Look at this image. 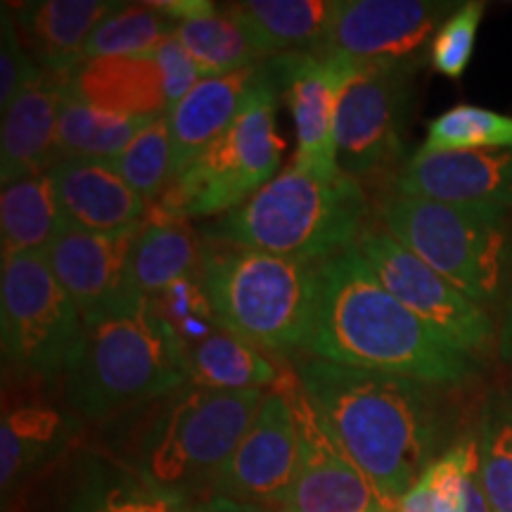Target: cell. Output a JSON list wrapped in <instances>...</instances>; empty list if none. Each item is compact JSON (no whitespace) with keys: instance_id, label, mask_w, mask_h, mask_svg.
<instances>
[{"instance_id":"obj_1","label":"cell","mask_w":512,"mask_h":512,"mask_svg":"<svg viewBox=\"0 0 512 512\" xmlns=\"http://www.w3.org/2000/svg\"><path fill=\"white\" fill-rule=\"evenodd\" d=\"M306 354L337 366L453 384L472 375L470 354L408 311L377 278L358 247L318 264Z\"/></svg>"},{"instance_id":"obj_2","label":"cell","mask_w":512,"mask_h":512,"mask_svg":"<svg viewBox=\"0 0 512 512\" xmlns=\"http://www.w3.org/2000/svg\"><path fill=\"white\" fill-rule=\"evenodd\" d=\"M299 382L347 456L389 503L399 505L427 470L434 418L425 384L309 358Z\"/></svg>"},{"instance_id":"obj_3","label":"cell","mask_w":512,"mask_h":512,"mask_svg":"<svg viewBox=\"0 0 512 512\" xmlns=\"http://www.w3.org/2000/svg\"><path fill=\"white\" fill-rule=\"evenodd\" d=\"M361 181L306 176L294 166L280 171L238 209L200 226L202 240L259 249L299 261L330 259L354 247L370 223Z\"/></svg>"},{"instance_id":"obj_4","label":"cell","mask_w":512,"mask_h":512,"mask_svg":"<svg viewBox=\"0 0 512 512\" xmlns=\"http://www.w3.org/2000/svg\"><path fill=\"white\" fill-rule=\"evenodd\" d=\"M192 384L190 347L155 299L88 323L67 370L72 406L91 420Z\"/></svg>"},{"instance_id":"obj_5","label":"cell","mask_w":512,"mask_h":512,"mask_svg":"<svg viewBox=\"0 0 512 512\" xmlns=\"http://www.w3.org/2000/svg\"><path fill=\"white\" fill-rule=\"evenodd\" d=\"M200 285L221 330L275 354L304 347L318 285L313 261L204 240Z\"/></svg>"},{"instance_id":"obj_6","label":"cell","mask_w":512,"mask_h":512,"mask_svg":"<svg viewBox=\"0 0 512 512\" xmlns=\"http://www.w3.org/2000/svg\"><path fill=\"white\" fill-rule=\"evenodd\" d=\"M264 392L192 387L171 403L143 446L140 475L150 494L185 505L211 484L256 418Z\"/></svg>"},{"instance_id":"obj_7","label":"cell","mask_w":512,"mask_h":512,"mask_svg":"<svg viewBox=\"0 0 512 512\" xmlns=\"http://www.w3.org/2000/svg\"><path fill=\"white\" fill-rule=\"evenodd\" d=\"M377 221L482 309L498 299L508 256L505 209L389 192L377 204Z\"/></svg>"},{"instance_id":"obj_8","label":"cell","mask_w":512,"mask_h":512,"mask_svg":"<svg viewBox=\"0 0 512 512\" xmlns=\"http://www.w3.org/2000/svg\"><path fill=\"white\" fill-rule=\"evenodd\" d=\"M278 91L266 88L233 126L183 174L166 185L155 207L178 219H216L256 195L280 169L285 143L275 128Z\"/></svg>"},{"instance_id":"obj_9","label":"cell","mask_w":512,"mask_h":512,"mask_svg":"<svg viewBox=\"0 0 512 512\" xmlns=\"http://www.w3.org/2000/svg\"><path fill=\"white\" fill-rule=\"evenodd\" d=\"M83 318L50 271L46 254L3 259L0 342L5 366L24 375H67L83 339Z\"/></svg>"},{"instance_id":"obj_10","label":"cell","mask_w":512,"mask_h":512,"mask_svg":"<svg viewBox=\"0 0 512 512\" xmlns=\"http://www.w3.org/2000/svg\"><path fill=\"white\" fill-rule=\"evenodd\" d=\"M413 74L408 64H358L337 110V162L344 174L377 178L401 162Z\"/></svg>"},{"instance_id":"obj_11","label":"cell","mask_w":512,"mask_h":512,"mask_svg":"<svg viewBox=\"0 0 512 512\" xmlns=\"http://www.w3.org/2000/svg\"><path fill=\"white\" fill-rule=\"evenodd\" d=\"M380 283L422 323L465 354L489 349L494 323L482 306L467 299L446 278L408 252L380 221L368 223L356 242Z\"/></svg>"},{"instance_id":"obj_12","label":"cell","mask_w":512,"mask_h":512,"mask_svg":"<svg viewBox=\"0 0 512 512\" xmlns=\"http://www.w3.org/2000/svg\"><path fill=\"white\" fill-rule=\"evenodd\" d=\"M268 81L290 105L297 128L294 169L320 181H335L344 174L337 162V110L344 88L354 79L358 64L347 55L316 57L285 53L264 60Z\"/></svg>"},{"instance_id":"obj_13","label":"cell","mask_w":512,"mask_h":512,"mask_svg":"<svg viewBox=\"0 0 512 512\" xmlns=\"http://www.w3.org/2000/svg\"><path fill=\"white\" fill-rule=\"evenodd\" d=\"M273 389L287 396L299 432V465L283 512H399L325 430L297 375L285 373Z\"/></svg>"},{"instance_id":"obj_14","label":"cell","mask_w":512,"mask_h":512,"mask_svg":"<svg viewBox=\"0 0 512 512\" xmlns=\"http://www.w3.org/2000/svg\"><path fill=\"white\" fill-rule=\"evenodd\" d=\"M140 223L112 233L64 230L43 252L57 283L79 309L83 325L133 311L147 299L133 275Z\"/></svg>"},{"instance_id":"obj_15","label":"cell","mask_w":512,"mask_h":512,"mask_svg":"<svg viewBox=\"0 0 512 512\" xmlns=\"http://www.w3.org/2000/svg\"><path fill=\"white\" fill-rule=\"evenodd\" d=\"M297 465L299 432L294 411L283 392L271 389L264 394L245 439L216 475L211 494L283 512Z\"/></svg>"},{"instance_id":"obj_16","label":"cell","mask_w":512,"mask_h":512,"mask_svg":"<svg viewBox=\"0 0 512 512\" xmlns=\"http://www.w3.org/2000/svg\"><path fill=\"white\" fill-rule=\"evenodd\" d=\"M451 8V3L430 0H339L325 55L418 67L422 48Z\"/></svg>"},{"instance_id":"obj_17","label":"cell","mask_w":512,"mask_h":512,"mask_svg":"<svg viewBox=\"0 0 512 512\" xmlns=\"http://www.w3.org/2000/svg\"><path fill=\"white\" fill-rule=\"evenodd\" d=\"M394 192L512 209V150H420L394 174Z\"/></svg>"},{"instance_id":"obj_18","label":"cell","mask_w":512,"mask_h":512,"mask_svg":"<svg viewBox=\"0 0 512 512\" xmlns=\"http://www.w3.org/2000/svg\"><path fill=\"white\" fill-rule=\"evenodd\" d=\"M273 88L266 64L259 62L242 72L202 79L171 110V152H174V178L202 155L207 147L233 126L256 95ZM171 178V181H174Z\"/></svg>"},{"instance_id":"obj_19","label":"cell","mask_w":512,"mask_h":512,"mask_svg":"<svg viewBox=\"0 0 512 512\" xmlns=\"http://www.w3.org/2000/svg\"><path fill=\"white\" fill-rule=\"evenodd\" d=\"M50 176L67 230L112 233L138 226L150 207L107 159L60 157Z\"/></svg>"},{"instance_id":"obj_20","label":"cell","mask_w":512,"mask_h":512,"mask_svg":"<svg viewBox=\"0 0 512 512\" xmlns=\"http://www.w3.org/2000/svg\"><path fill=\"white\" fill-rule=\"evenodd\" d=\"M67 93V74L43 72L3 112L0 136V181L12 185L22 178L50 171L57 152V117Z\"/></svg>"},{"instance_id":"obj_21","label":"cell","mask_w":512,"mask_h":512,"mask_svg":"<svg viewBox=\"0 0 512 512\" xmlns=\"http://www.w3.org/2000/svg\"><path fill=\"white\" fill-rule=\"evenodd\" d=\"M121 5L114 0H34L12 5V17L38 69L69 74L83 62V48L95 27Z\"/></svg>"},{"instance_id":"obj_22","label":"cell","mask_w":512,"mask_h":512,"mask_svg":"<svg viewBox=\"0 0 512 512\" xmlns=\"http://www.w3.org/2000/svg\"><path fill=\"white\" fill-rule=\"evenodd\" d=\"M67 91L117 117L159 119L169 114L162 72L152 55L83 60L67 74Z\"/></svg>"},{"instance_id":"obj_23","label":"cell","mask_w":512,"mask_h":512,"mask_svg":"<svg viewBox=\"0 0 512 512\" xmlns=\"http://www.w3.org/2000/svg\"><path fill=\"white\" fill-rule=\"evenodd\" d=\"M200 230L155 204L147 207L133 249V275L143 297L157 299L166 287L183 278H200L202 242Z\"/></svg>"},{"instance_id":"obj_24","label":"cell","mask_w":512,"mask_h":512,"mask_svg":"<svg viewBox=\"0 0 512 512\" xmlns=\"http://www.w3.org/2000/svg\"><path fill=\"white\" fill-rule=\"evenodd\" d=\"M339 0H247L233 3L268 57L285 53L325 55Z\"/></svg>"},{"instance_id":"obj_25","label":"cell","mask_w":512,"mask_h":512,"mask_svg":"<svg viewBox=\"0 0 512 512\" xmlns=\"http://www.w3.org/2000/svg\"><path fill=\"white\" fill-rule=\"evenodd\" d=\"M67 230L50 171L5 185L0 195L3 259L24 252H46Z\"/></svg>"},{"instance_id":"obj_26","label":"cell","mask_w":512,"mask_h":512,"mask_svg":"<svg viewBox=\"0 0 512 512\" xmlns=\"http://www.w3.org/2000/svg\"><path fill=\"white\" fill-rule=\"evenodd\" d=\"M188 50L204 79L228 76L268 60L264 46L233 5L188 19L174 34Z\"/></svg>"},{"instance_id":"obj_27","label":"cell","mask_w":512,"mask_h":512,"mask_svg":"<svg viewBox=\"0 0 512 512\" xmlns=\"http://www.w3.org/2000/svg\"><path fill=\"white\" fill-rule=\"evenodd\" d=\"M192 384L221 392H261L275 387L285 373L264 349L228 330H214L190 347Z\"/></svg>"},{"instance_id":"obj_28","label":"cell","mask_w":512,"mask_h":512,"mask_svg":"<svg viewBox=\"0 0 512 512\" xmlns=\"http://www.w3.org/2000/svg\"><path fill=\"white\" fill-rule=\"evenodd\" d=\"M69 422L48 406H19L0 422V486L3 496L19 479L67 446Z\"/></svg>"},{"instance_id":"obj_29","label":"cell","mask_w":512,"mask_h":512,"mask_svg":"<svg viewBox=\"0 0 512 512\" xmlns=\"http://www.w3.org/2000/svg\"><path fill=\"white\" fill-rule=\"evenodd\" d=\"M152 121L100 112L67 91L57 117V152L60 157L114 159Z\"/></svg>"},{"instance_id":"obj_30","label":"cell","mask_w":512,"mask_h":512,"mask_svg":"<svg viewBox=\"0 0 512 512\" xmlns=\"http://www.w3.org/2000/svg\"><path fill=\"white\" fill-rule=\"evenodd\" d=\"M178 24L147 3H124L95 27L83 48V60L95 57H140L152 55L166 38L176 34Z\"/></svg>"},{"instance_id":"obj_31","label":"cell","mask_w":512,"mask_h":512,"mask_svg":"<svg viewBox=\"0 0 512 512\" xmlns=\"http://www.w3.org/2000/svg\"><path fill=\"white\" fill-rule=\"evenodd\" d=\"M422 150H512V117L475 105H458L427 126Z\"/></svg>"},{"instance_id":"obj_32","label":"cell","mask_w":512,"mask_h":512,"mask_svg":"<svg viewBox=\"0 0 512 512\" xmlns=\"http://www.w3.org/2000/svg\"><path fill=\"white\" fill-rule=\"evenodd\" d=\"M107 162L147 204L155 202L174 178L169 117L147 124L119 157Z\"/></svg>"},{"instance_id":"obj_33","label":"cell","mask_w":512,"mask_h":512,"mask_svg":"<svg viewBox=\"0 0 512 512\" xmlns=\"http://www.w3.org/2000/svg\"><path fill=\"white\" fill-rule=\"evenodd\" d=\"M484 17V3L470 0L458 5L453 15L446 17L430 46V62L439 74L448 79H460L470 67L472 53H475L477 31Z\"/></svg>"},{"instance_id":"obj_34","label":"cell","mask_w":512,"mask_h":512,"mask_svg":"<svg viewBox=\"0 0 512 512\" xmlns=\"http://www.w3.org/2000/svg\"><path fill=\"white\" fill-rule=\"evenodd\" d=\"M479 444V475L494 512H512V422L491 420Z\"/></svg>"},{"instance_id":"obj_35","label":"cell","mask_w":512,"mask_h":512,"mask_svg":"<svg viewBox=\"0 0 512 512\" xmlns=\"http://www.w3.org/2000/svg\"><path fill=\"white\" fill-rule=\"evenodd\" d=\"M43 76L38 64L24 50L19 41L12 8L3 5L0 12V110L8 112V107L24 88Z\"/></svg>"},{"instance_id":"obj_36","label":"cell","mask_w":512,"mask_h":512,"mask_svg":"<svg viewBox=\"0 0 512 512\" xmlns=\"http://www.w3.org/2000/svg\"><path fill=\"white\" fill-rule=\"evenodd\" d=\"M152 57H155V62L159 64V72H162L166 100H169L171 112L178 102L204 79V76L176 36L166 38L162 46L152 53Z\"/></svg>"},{"instance_id":"obj_37","label":"cell","mask_w":512,"mask_h":512,"mask_svg":"<svg viewBox=\"0 0 512 512\" xmlns=\"http://www.w3.org/2000/svg\"><path fill=\"white\" fill-rule=\"evenodd\" d=\"M155 302L159 309H162L164 316L176 325V330L178 325L185 323V320H209V323H216L207 297H204L200 278L176 280L174 285H169L162 294H159Z\"/></svg>"},{"instance_id":"obj_38","label":"cell","mask_w":512,"mask_h":512,"mask_svg":"<svg viewBox=\"0 0 512 512\" xmlns=\"http://www.w3.org/2000/svg\"><path fill=\"white\" fill-rule=\"evenodd\" d=\"M147 5L155 8L157 12H162V15L169 19H174L176 24L209 15V12L216 10V5L209 3V0H152V3Z\"/></svg>"},{"instance_id":"obj_39","label":"cell","mask_w":512,"mask_h":512,"mask_svg":"<svg viewBox=\"0 0 512 512\" xmlns=\"http://www.w3.org/2000/svg\"><path fill=\"white\" fill-rule=\"evenodd\" d=\"M178 512H275V510L261 508V505H252V503H240L219 494H209V496L197 498V501L178 505Z\"/></svg>"},{"instance_id":"obj_40","label":"cell","mask_w":512,"mask_h":512,"mask_svg":"<svg viewBox=\"0 0 512 512\" xmlns=\"http://www.w3.org/2000/svg\"><path fill=\"white\" fill-rule=\"evenodd\" d=\"M399 512H434L430 484H427L425 475H420L418 482L403 494V498L399 501Z\"/></svg>"},{"instance_id":"obj_41","label":"cell","mask_w":512,"mask_h":512,"mask_svg":"<svg viewBox=\"0 0 512 512\" xmlns=\"http://www.w3.org/2000/svg\"><path fill=\"white\" fill-rule=\"evenodd\" d=\"M501 356L512 363V285L508 294V304H505L503 330H501Z\"/></svg>"},{"instance_id":"obj_42","label":"cell","mask_w":512,"mask_h":512,"mask_svg":"<svg viewBox=\"0 0 512 512\" xmlns=\"http://www.w3.org/2000/svg\"><path fill=\"white\" fill-rule=\"evenodd\" d=\"M100 512H117V508H114V503H112V498H110V501H107V505Z\"/></svg>"},{"instance_id":"obj_43","label":"cell","mask_w":512,"mask_h":512,"mask_svg":"<svg viewBox=\"0 0 512 512\" xmlns=\"http://www.w3.org/2000/svg\"><path fill=\"white\" fill-rule=\"evenodd\" d=\"M176 512H178V508H176Z\"/></svg>"}]
</instances>
